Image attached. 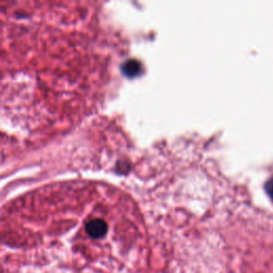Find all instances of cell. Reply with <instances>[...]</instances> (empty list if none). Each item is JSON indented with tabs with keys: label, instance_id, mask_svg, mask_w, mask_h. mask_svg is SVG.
Wrapping results in <instances>:
<instances>
[{
	"label": "cell",
	"instance_id": "cell-1",
	"mask_svg": "<svg viewBox=\"0 0 273 273\" xmlns=\"http://www.w3.org/2000/svg\"><path fill=\"white\" fill-rule=\"evenodd\" d=\"M86 229L92 238H101L106 235L108 227L104 220L94 219L87 224Z\"/></svg>",
	"mask_w": 273,
	"mask_h": 273
},
{
	"label": "cell",
	"instance_id": "cell-2",
	"mask_svg": "<svg viewBox=\"0 0 273 273\" xmlns=\"http://www.w3.org/2000/svg\"><path fill=\"white\" fill-rule=\"evenodd\" d=\"M123 72L128 77H135L141 72V64L136 60H128L123 64Z\"/></svg>",
	"mask_w": 273,
	"mask_h": 273
},
{
	"label": "cell",
	"instance_id": "cell-3",
	"mask_svg": "<svg viewBox=\"0 0 273 273\" xmlns=\"http://www.w3.org/2000/svg\"><path fill=\"white\" fill-rule=\"evenodd\" d=\"M266 191H267V193L273 200V179L268 181L267 183H266Z\"/></svg>",
	"mask_w": 273,
	"mask_h": 273
}]
</instances>
